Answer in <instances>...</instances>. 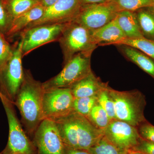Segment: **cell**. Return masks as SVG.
Here are the masks:
<instances>
[{
    "instance_id": "1",
    "label": "cell",
    "mask_w": 154,
    "mask_h": 154,
    "mask_svg": "<svg viewBox=\"0 0 154 154\" xmlns=\"http://www.w3.org/2000/svg\"><path fill=\"white\" fill-rule=\"evenodd\" d=\"M44 93L42 83L35 80L30 71L24 69V79L14 104L19 109L22 123L28 134H34L44 119L42 111Z\"/></svg>"
},
{
    "instance_id": "2",
    "label": "cell",
    "mask_w": 154,
    "mask_h": 154,
    "mask_svg": "<svg viewBox=\"0 0 154 154\" xmlns=\"http://www.w3.org/2000/svg\"><path fill=\"white\" fill-rule=\"evenodd\" d=\"M65 145L88 150L104 136L85 116L75 112L54 119Z\"/></svg>"
},
{
    "instance_id": "3",
    "label": "cell",
    "mask_w": 154,
    "mask_h": 154,
    "mask_svg": "<svg viewBox=\"0 0 154 154\" xmlns=\"http://www.w3.org/2000/svg\"><path fill=\"white\" fill-rule=\"evenodd\" d=\"M108 92L114 103L116 119L137 128L146 121L144 113L146 102L141 92L116 91L109 86Z\"/></svg>"
},
{
    "instance_id": "4",
    "label": "cell",
    "mask_w": 154,
    "mask_h": 154,
    "mask_svg": "<svg viewBox=\"0 0 154 154\" xmlns=\"http://www.w3.org/2000/svg\"><path fill=\"white\" fill-rule=\"evenodd\" d=\"M63 58V65L79 53H93L98 47L91 30L75 21L65 24L58 41Z\"/></svg>"
},
{
    "instance_id": "5",
    "label": "cell",
    "mask_w": 154,
    "mask_h": 154,
    "mask_svg": "<svg viewBox=\"0 0 154 154\" xmlns=\"http://www.w3.org/2000/svg\"><path fill=\"white\" fill-rule=\"evenodd\" d=\"M93 53L77 54L63 65L61 71L42 83L44 91L60 88H70L92 71L91 57Z\"/></svg>"
},
{
    "instance_id": "6",
    "label": "cell",
    "mask_w": 154,
    "mask_h": 154,
    "mask_svg": "<svg viewBox=\"0 0 154 154\" xmlns=\"http://www.w3.org/2000/svg\"><path fill=\"white\" fill-rule=\"evenodd\" d=\"M22 46L20 38L13 46L11 58L0 69V93L13 103L24 79Z\"/></svg>"
},
{
    "instance_id": "7",
    "label": "cell",
    "mask_w": 154,
    "mask_h": 154,
    "mask_svg": "<svg viewBox=\"0 0 154 154\" xmlns=\"http://www.w3.org/2000/svg\"><path fill=\"white\" fill-rule=\"evenodd\" d=\"M0 100L4 107L9 125L8 143L2 154H36L35 146L22 128L13 102L0 93Z\"/></svg>"
},
{
    "instance_id": "8",
    "label": "cell",
    "mask_w": 154,
    "mask_h": 154,
    "mask_svg": "<svg viewBox=\"0 0 154 154\" xmlns=\"http://www.w3.org/2000/svg\"><path fill=\"white\" fill-rule=\"evenodd\" d=\"M75 99L69 88H56L44 91L42 98L44 119L54 120L74 112Z\"/></svg>"
},
{
    "instance_id": "9",
    "label": "cell",
    "mask_w": 154,
    "mask_h": 154,
    "mask_svg": "<svg viewBox=\"0 0 154 154\" xmlns=\"http://www.w3.org/2000/svg\"><path fill=\"white\" fill-rule=\"evenodd\" d=\"M82 6L80 0H58L52 6L45 9L42 17L25 29L38 25L66 24L73 22Z\"/></svg>"
},
{
    "instance_id": "10",
    "label": "cell",
    "mask_w": 154,
    "mask_h": 154,
    "mask_svg": "<svg viewBox=\"0 0 154 154\" xmlns=\"http://www.w3.org/2000/svg\"><path fill=\"white\" fill-rule=\"evenodd\" d=\"M65 25V24L38 25L23 30L20 33L22 42L23 57L44 45L58 41Z\"/></svg>"
},
{
    "instance_id": "11",
    "label": "cell",
    "mask_w": 154,
    "mask_h": 154,
    "mask_svg": "<svg viewBox=\"0 0 154 154\" xmlns=\"http://www.w3.org/2000/svg\"><path fill=\"white\" fill-rule=\"evenodd\" d=\"M33 135L38 154H65L66 146L53 120L43 119Z\"/></svg>"
},
{
    "instance_id": "12",
    "label": "cell",
    "mask_w": 154,
    "mask_h": 154,
    "mask_svg": "<svg viewBox=\"0 0 154 154\" xmlns=\"http://www.w3.org/2000/svg\"><path fill=\"white\" fill-rule=\"evenodd\" d=\"M118 12L109 2L82 5L75 22L89 30H97L113 20Z\"/></svg>"
},
{
    "instance_id": "13",
    "label": "cell",
    "mask_w": 154,
    "mask_h": 154,
    "mask_svg": "<svg viewBox=\"0 0 154 154\" xmlns=\"http://www.w3.org/2000/svg\"><path fill=\"white\" fill-rule=\"evenodd\" d=\"M103 131L104 136L124 152L135 147L142 138L137 128L118 119L110 120Z\"/></svg>"
},
{
    "instance_id": "14",
    "label": "cell",
    "mask_w": 154,
    "mask_h": 154,
    "mask_svg": "<svg viewBox=\"0 0 154 154\" xmlns=\"http://www.w3.org/2000/svg\"><path fill=\"white\" fill-rule=\"evenodd\" d=\"M91 34L98 46L116 45L126 38L115 18L102 28L91 31Z\"/></svg>"
},
{
    "instance_id": "15",
    "label": "cell",
    "mask_w": 154,
    "mask_h": 154,
    "mask_svg": "<svg viewBox=\"0 0 154 154\" xmlns=\"http://www.w3.org/2000/svg\"><path fill=\"white\" fill-rule=\"evenodd\" d=\"M103 82L93 71L72 86L70 88L75 99L96 96L100 91L108 86Z\"/></svg>"
},
{
    "instance_id": "16",
    "label": "cell",
    "mask_w": 154,
    "mask_h": 154,
    "mask_svg": "<svg viewBox=\"0 0 154 154\" xmlns=\"http://www.w3.org/2000/svg\"><path fill=\"white\" fill-rule=\"evenodd\" d=\"M116 46L128 60L135 64L154 79V60L153 59L131 46L125 45H118Z\"/></svg>"
},
{
    "instance_id": "17",
    "label": "cell",
    "mask_w": 154,
    "mask_h": 154,
    "mask_svg": "<svg viewBox=\"0 0 154 154\" xmlns=\"http://www.w3.org/2000/svg\"><path fill=\"white\" fill-rule=\"evenodd\" d=\"M45 10V8L43 6L38 4L15 18L6 35V38H12L20 34L28 25L40 19L44 14Z\"/></svg>"
},
{
    "instance_id": "18",
    "label": "cell",
    "mask_w": 154,
    "mask_h": 154,
    "mask_svg": "<svg viewBox=\"0 0 154 154\" xmlns=\"http://www.w3.org/2000/svg\"><path fill=\"white\" fill-rule=\"evenodd\" d=\"M115 19L126 38L143 37L134 12L120 11L117 13Z\"/></svg>"
},
{
    "instance_id": "19",
    "label": "cell",
    "mask_w": 154,
    "mask_h": 154,
    "mask_svg": "<svg viewBox=\"0 0 154 154\" xmlns=\"http://www.w3.org/2000/svg\"><path fill=\"white\" fill-rule=\"evenodd\" d=\"M134 12L143 36L154 41V7H145Z\"/></svg>"
},
{
    "instance_id": "20",
    "label": "cell",
    "mask_w": 154,
    "mask_h": 154,
    "mask_svg": "<svg viewBox=\"0 0 154 154\" xmlns=\"http://www.w3.org/2000/svg\"><path fill=\"white\" fill-rule=\"evenodd\" d=\"M7 11L13 20L39 4L38 0H4Z\"/></svg>"
},
{
    "instance_id": "21",
    "label": "cell",
    "mask_w": 154,
    "mask_h": 154,
    "mask_svg": "<svg viewBox=\"0 0 154 154\" xmlns=\"http://www.w3.org/2000/svg\"><path fill=\"white\" fill-rule=\"evenodd\" d=\"M109 2L117 12L122 11L135 12L145 7H153L152 0H110Z\"/></svg>"
},
{
    "instance_id": "22",
    "label": "cell",
    "mask_w": 154,
    "mask_h": 154,
    "mask_svg": "<svg viewBox=\"0 0 154 154\" xmlns=\"http://www.w3.org/2000/svg\"><path fill=\"white\" fill-rule=\"evenodd\" d=\"M125 45L134 48L154 60V41L144 38H125L118 44Z\"/></svg>"
},
{
    "instance_id": "23",
    "label": "cell",
    "mask_w": 154,
    "mask_h": 154,
    "mask_svg": "<svg viewBox=\"0 0 154 154\" xmlns=\"http://www.w3.org/2000/svg\"><path fill=\"white\" fill-rule=\"evenodd\" d=\"M86 117L94 126L102 130L106 128L111 120L106 111L98 102Z\"/></svg>"
},
{
    "instance_id": "24",
    "label": "cell",
    "mask_w": 154,
    "mask_h": 154,
    "mask_svg": "<svg viewBox=\"0 0 154 154\" xmlns=\"http://www.w3.org/2000/svg\"><path fill=\"white\" fill-rule=\"evenodd\" d=\"M88 151L92 154H125L104 135Z\"/></svg>"
},
{
    "instance_id": "25",
    "label": "cell",
    "mask_w": 154,
    "mask_h": 154,
    "mask_svg": "<svg viewBox=\"0 0 154 154\" xmlns=\"http://www.w3.org/2000/svg\"><path fill=\"white\" fill-rule=\"evenodd\" d=\"M97 102V95L75 99L73 104L74 110L75 112L87 117Z\"/></svg>"
},
{
    "instance_id": "26",
    "label": "cell",
    "mask_w": 154,
    "mask_h": 154,
    "mask_svg": "<svg viewBox=\"0 0 154 154\" xmlns=\"http://www.w3.org/2000/svg\"><path fill=\"white\" fill-rule=\"evenodd\" d=\"M108 87L104 88L97 94L98 103L105 110L110 120L116 119L115 107L113 100L109 95Z\"/></svg>"
},
{
    "instance_id": "27",
    "label": "cell",
    "mask_w": 154,
    "mask_h": 154,
    "mask_svg": "<svg viewBox=\"0 0 154 154\" xmlns=\"http://www.w3.org/2000/svg\"><path fill=\"white\" fill-rule=\"evenodd\" d=\"M13 22V19L6 9L4 0H0V32L6 36Z\"/></svg>"
},
{
    "instance_id": "28",
    "label": "cell",
    "mask_w": 154,
    "mask_h": 154,
    "mask_svg": "<svg viewBox=\"0 0 154 154\" xmlns=\"http://www.w3.org/2000/svg\"><path fill=\"white\" fill-rule=\"evenodd\" d=\"M13 53L11 47L6 36L0 32V69L5 65Z\"/></svg>"
},
{
    "instance_id": "29",
    "label": "cell",
    "mask_w": 154,
    "mask_h": 154,
    "mask_svg": "<svg viewBox=\"0 0 154 154\" xmlns=\"http://www.w3.org/2000/svg\"><path fill=\"white\" fill-rule=\"evenodd\" d=\"M142 138L154 143V126L147 120L141 123L137 128Z\"/></svg>"
},
{
    "instance_id": "30",
    "label": "cell",
    "mask_w": 154,
    "mask_h": 154,
    "mask_svg": "<svg viewBox=\"0 0 154 154\" xmlns=\"http://www.w3.org/2000/svg\"><path fill=\"white\" fill-rule=\"evenodd\" d=\"M134 149L145 154H154V143L141 138L139 143Z\"/></svg>"
},
{
    "instance_id": "31",
    "label": "cell",
    "mask_w": 154,
    "mask_h": 154,
    "mask_svg": "<svg viewBox=\"0 0 154 154\" xmlns=\"http://www.w3.org/2000/svg\"><path fill=\"white\" fill-rule=\"evenodd\" d=\"M65 154H92L88 150L70 148L66 146Z\"/></svg>"
},
{
    "instance_id": "32",
    "label": "cell",
    "mask_w": 154,
    "mask_h": 154,
    "mask_svg": "<svg viewBox=\"0 0 154 154\" xmlns=\"http://www.w3.org/2000/svg\"><path fill=\"white\" fill-rule=\"evenodd\" d=\"M82 5L103 4L109 2L110 0H80Z\"/></svg>"
},
{
    "instance_id": "33",
    "label": "cell",
    "mask_w": 154,
    "mask_h": 154,
    "mask_svg": "<svg viewBox=\"0 0 154 154\" xmlns=\"http://www.w3.org/2000/svg\"><path fill=\"white\" fill-rule=\"evenodd\" d=\"M58 1V0H38L39 4L43 6L45 9L52 6Z\"/></svg>"
},
{
    "instance_id": "34",
    "label": "cell",
    "mask_w": 154,
    "mask_h": 154,
    "mask_svg": "<svg viewBox=\"0 0 154 154\" xmlns=\"http://www.w3.org/2000/svg\"><path fill=\"white\" fill-rule=\"evenodd\" d=\"M125 154H145L142 152L134 149H129L125 152Z\"/></svg>"
},
{
    "instance_id": "35",
    "label": "cell",
    "mask_w": 154,
    "mask_h": 154,
    "mask_svg": "<svg viewBox=\"0 0 154 154\" xmlns=\"http://www.w3.org/2000/svg\"><path fill=\"white\" fill-rule=\"evenodd\" d=\"M152 3L153 7H154V0H152Z\"/></svg>"
},
{
    "instance_id": "36",
    "label": "cell",
    "mask_w": 154,
    "mask_h": 154,
    "mask_svg": "<svg viewBox=\"0 0 154 154\" xmlns=\"http://www.w3.org/2000/svg\"><path fill=\"white\" fill-rule=\"evenodd\" d=\"M0 154H2V153H0Z\"/></svg>"
}]
</instances>
